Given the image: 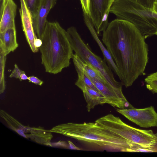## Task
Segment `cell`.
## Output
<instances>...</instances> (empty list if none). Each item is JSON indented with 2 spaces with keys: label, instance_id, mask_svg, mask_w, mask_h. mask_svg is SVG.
<instances>
[{
  "label": "cell",
  "instance_id": "cell-1",
  "mask_svg": "<svg viewBox=\"0 0 157 157\" xmlns=\"http://www.w3.org/2000/svg\"><path fill=\"white\" fill-rule=\"evenodd\" d=\"M145 38L133 24L114 20L103 32L102 41L110 54L126 87L131 86L144 72L148 62Z\"/></svg>",
  "mask_w": 157,
  "mask_h": 157
},
{
  "label": "cell",
  "instance_id": "cell-2",
  "mask_svg": "<svg viewBox=\"0 0 157 157\" xmlns=\"http://www.w3.org/2000/svg\"><path fill=\"white\" fill-rule=\"evenodd\" d=\"M79 140L93 143L107 149L135 152L137 145L97 123H68L58 125L49 130Z\"/></svg>",
  "mask_w": 157,
  "mask_h": 157
},
{
  "label": "cell",
  "instance_id": "cell-3",
  "mask_svg": "<svg viewBox=\"0 0 157 157\" xmlns=\"http://www.w3.org/2000/svg\"><path fill=\"white\" fill-rule=\"evenodd\" d=\"M39 48L46 72L56 74L69 66L73 56L67 32L56 21H47Z\"/></svg>",
  "mask_w": 157,
  "mask_h": 157
},
{
  "label": "cell",
  "instance_id": "cell-4",
  "mask_svg": "<svg viewBox=\"0 0 157 157\" xmlns=\"http://www.w3.org/2000/svg\"><path fill=\"white\" fill-rule=\"evenodd\" d=\"M109 12L117 19L134 24L145 38L155 35L157 31V15L135 0H115Z\"/></svg>",
  "mask_w": 157,
  "mask_h": 157
},
{
  "label": "cell",
  "instance_id": "cell-5",
  "mask_svg": "<svg viewBox=\"0 0 157 157\" xmlns=\"http://www.w3.org/2000/svg\"><path fill=\"white\" fill-rule=\"evenodd\" d=\"M95 122L119 135L127 141L152 152L157 144V137L151 130H142L132 127L118 117L109 114L97 119Z\"/></svg>",
  "mask_w": 157,
  "mask_h": 157
},
{
  "label": "cell",
  "instance_id": "cell-6",
  "mask_svg": "<svg viewBox=\"0 0 157 157\" xmlns=\"http://www.w3.org/2000/svg\"><path fill=\"white\" fill-rule=\"evenodd\" d=\"M67 32L71 46L75 54L98 72L109 84L122 89V84L115 80L111 69L106 61L91 51L82 40L76 28L71 27Z\"/></svg>",
  "mask_w": 157,
  "mask_h": 157
},
{
  "label": "cell",
  "instance_id": "cell-7",
  "mask_svg": "<svg viewBox=\"0 0 157 157\" xmlns=\"http://www.w3.org/2000/svg\"><path fill=\"white\" fill-rule=\"evenodd\" d=\"M0 115L8 126L21 136L37 143L52 147L51 141L53 136L49 130L40 127L24 126L3 110H0Z\"/></svg>",
  "mask_w": 157,
  "mask_h": 157
},
{
  "label": "cell",
  "instance_id": "cell-8",
  "mask_svg": "<svg viewBox=\"0 0 157 157\" xmlns=\"http://www.w3.org/2000/svg\"><path fill=\"white\" fill-rule=\"evenodd\" d=\"M115 0H90L89 16L98 35L103 32L108 25V16Z\"/></svg>",
  "mask_w": 157,
  "mask_h": 157
},
{
  "label": "cell",
  "instance_id": "cell-9",
  "mask_svg": "<svg viewBox=\"0 0 157 157\" xmlns=\"http://www.w3.org/2000/svg\"><path fill=\"white\" fill-rule=\"evenodd\" d=\"M116 111L141 127L148 128L157 126V113L153 106L144 109H117Z\"/></svg>",
  "mask_w": 157,
  "mask_h": 157
},
{
  "label": "cell",
  "instance_id": "cell-10",
  "mask_svg": "<svg viewBox=\"0 0 157 157\" xmlns=\"http://www.w3.org/2000/svg\"><path fill=\"white\" fill-rule=\"evenodd\" d=\"M20 2L21 7L19 11L23 30L31 50L33 52L36 53L39 48L34 44V41L37 37L33 28V18L24 0H20Z\"/></svg>",
  "mask_w": 157,
  "mask_h": 157
},
{
  "label": "cell",
  "instance_id": "cell-11",
  "mask_svg": "<svg viewBox=\"0 0 157 157\" xmlns=\"http://www.w3.org/2000/svg\"><path fill=\"white\" fill-rule=\"evenodd\" d=\"M57 0H42L35 17L33 19L34 31L38 38L42 37L46 23L47 16Z\"/></svg>",
  "mask_w": 157,
  "mask_h": 157
},
{
  "label": "cell",
  "instance_id": "cell-12",
  "mask_svg": "<svg viewBox=\"0 0 157 157\" xmlns=\"http://www.w3.org/2000/svg\"><path fill=\"white\" fill-rule=\"evenodd\" d=\"M83 12L85 23L90 32L92 36L95 40L101 50L103 56L104 60L107 63L110 68L118 76L119 78H120V73L110 54L99 39L89 16L84 12Z\"/></svg>",
  "mask_w": 157,
  "mask_h": 157
},
{
  "label": "cell",
  "instance_id": "cell-13",
  "mask_svg": "<svg viewBox=\"0 0 157 157\" xmlns=\"http://www.w3.org/2000/svg\"><path fill=\"white\" fill-rule=\"evenodd\" d=\"M17 6L13 0H6L0 16V33L10 28H16L15 19Z\"/></svg>",
  "mask_w": 157,
  "mask_h": 157
},
{
  "label": "cell",
  "instance_id": "cell-14",
  "mask_svg": "<svg viewBox=\"0 0 157 157\" xmlns=\"http://www.w3.org/2000/svg\"><path fill=\"white\" fill-rule=\"evenodd\" d=\"M16 28L8 29L0 33V53L6 56L18 47Z\"/></svg>",
  "mask_w": 157,
  "mask_h": 157
},
{
  "label": "cell",
  "instance_id": "cell-15",
  "mask_svg": "<svg viewBox=\"0 0 157 157\" xmlns=\"http://www.w3.org/2000/svg\"><path fill=\"white\" fill-rule=\"evenodd\" d=\"M80 89L83 92L87 103V110L88 112L96 105L106 103L105 97L99 92L86 86Z\"/></svg>",
  "mask_w": 157,
  "mask_h": 157
},
{
  "label": "cell",
  "instance_id": "cell-16",
  "mask_svg": "<svg viewBox=\"0 0 157 157\" xmlns=\"http://www.w3.org/2000/svg\"><path fill=\"white\" fill-rule=\"evenodd\" d=\"M72 59L74 65L80 67L89 77L98 79L104 83H109L98 72L75 53L73 54Z\"/></svg>",
  "mask_w": 157,
  "mask_h": 157
},
{
  "label": "cell",
  "instance_id": "cell-17",
  "mask_svg": "<svg viewBox=\"0 0 157 157\" xmlns=\"http://www.w3.org/2000/svg\"><path fill=\"white\" fill-rule=\"evenodd\" d=\"M74 66L78 75V78L75 83V85L79 88L86 86L99 92L90 78L77 65H74Z\"/></svg>",
  "mask_w": 157,
  "mask_h": 157
},
{
  "label": "cell",
  "instance_id": "cell-18",
  "mask_svg": "<svg viewBox=\"0 0 157 157\" xmlns=\"http://www.w3.org/2000/svg\"><path fill=\"white\" fill-rule=\"evenodd\" d=\"M147 88L153 93H157V71L147 76L144 79Z\"/></svg>",
  "mask_w": 157,
  "mask_h": 157
},
{
  "label": "cell",
  "instance_id": "cell-19",
  "mask_svg": "<svg viewBox=\"0 0 157 157\" xmlns=\"http://www.w3.org/2000/svg\"><path fill=\"white\" fill-rule=\"evenodd\" d=\"M6 56L0 53V93H3L5 89L4 71Z\"/></svg>",
  "mask_w": 157,
  "mask_h": 157
},
{
  "label": "cell",
  "instance_id": "cell-20",
  "mask_svg": "<svg viewBox=\"0 0 157 157\" xmlns=\"http://www.w3.org/2000/svg\"><path fill=\"white\" fill-rule=\"evenodd\" d=\"M42 0H24L33 19L36 16Z\"/></svg>",
  "mask_w": 157,
  "mask_h": 157
},
{
  "label": "cell",
  "instance_id": "cell-21",
  "mask_svg": "<svg viewBox=\"0 0 157 157\" xmlns=\"http://www.w3.org/2000/svg\"><path fill=\"white\" fill-rule=\"evenodd\" d=\"M14 66V68L10 74L9 77L10 78H16L19 79L21 81V75L25 72L21 70L19 68L17 64H15Z\"/></svg>",
  "mask_w": 157,
  "mask_h": 157
},
{
  "label": "cell",
  "instance_id": "cell-22",
  "mask_svg": "<svg viewBox=\"0 0 157 157\" xmlns=\"http://www.w3.org/2000/svg\"><path fill=\"white\" fill-rule=\"evenodd\" d=\"M144 7L153 10L154 3L155 0H135Z\"/></svg>",
  "mask_w": 157,
  "mask_h": 157
},
{
  "label": "cell",
  "instance_id": "cell-23",
  "mask_svg": "<svg viewBox=\"0 0 157 157\" xmlns=\"http://www.w3.org/2000/svg\"><path fill=\"white\" fill-rule=\"evenodd\" d=\"M83 12L89 16L90 13V0H80Z\"/></svg>",
  "mask_w": 157,
  "mask_h": 157
},
{
  "label": "cell",
  "instance_id": "cell-24",
  "mask_svg": "<svg viewBox=\"0 0 157 157\" xmlns=\"http://www.w3.org/2000/svg\"><path fill=\"white\" fill-rule=\"evenodd\" d=\"M28 80L29 82L33 83L36 85L39 86H41L44 83L42 81L39 79L37 77L34 76L29 77Z\"/></svg>",
  "mask_w": 157,
  "mask_h": 157
},
{
  "label": "cell",
  "instance_id": "cell-25",
  "mask_svg": "<svg viewBox=\"0 0 157 157\" xmlns=\"http://www.w3.org/2000/svg\"><path fill=\"white\" fill-rule=\"evenodd\" d=\"M52 147V146H58V147H68L69 148V146H67V144L64 141H59L58 142H57L56 143L54 144V143H53L52 144L51 143Z\"/></svg>",
  "mask_w": 157,
  "mask_h": 157
},
{
  "label": "cell",
  "instance_id": "cell-26",
  "mask_svg": "<svg viewBox=\"0 0 157 157\" xmlns=\"http://www.w3.org/2000/svg\"><path fill=\"white\" fill-rule=\"evenodd\" d=\"M42 44V40L39 38H36L34 41V44L35 47L39 48Z\"/></svg>",
  "mask_w": 157,
  "mask_h": 157
},
{
  "label": "cell",
  "instance_id": "cell-27",
  "mask_svg": "<svg viewBox=\"0 0 157 157\" xmlns=\"http://www.w3.org/2000/svg\"><path fill=\"white\" fill-rule=\"evenodd\" d=\"M68 143L69 148L71 149L80 150L81 149L75 145L71 141H67Z\"/></svg>",
  "mask_w": 157,
  "mask_h": 157
},
{
  "label": "cell",
  "instance_id": "cell-28",
  "mask_svg": "<svg viewBox=\"0 0 157 157\" xmlns=\"http://www.w3.org/2000/svg\"><path fill=\"white\" fill-rule=\"evenodd\" d=\"M152 11L157 15V1H155L154 3ZM155 35H157V31Z\"/></svg>",
  "mask_w": 157,
  "mask_h": 157
},
{
  "label": "cell",
  "instance_id": "cell-29",
  "mask_svg": "<svg viewBox=\"0 0 157 157\" xmlns=\"http://www.w3.org/2000/svg\"><path fill=\"white\" fill-rule=\"evenodd\" d=\"M28 77L25 74V72L22 73L21 75L20 78L21 81L22 80H28Z\"/></svg>",
  "mask_w": 157,
  "mask_h": 157
},
{
  "label": "cell",
  "instance_id": "cell-30",
  "mask_svg": "<svg viewBox=\"0 0 157 157\" xmlns=\"http://www.w3.org/2000/svg\"><path fill=\"white\" fill-rule=\"evenodd\" d=\"M155 135L157 137V132L155 134ZM151 150L152 152H157V144L151 149Z\"/></svg>",
  "mask_w": 157,
  "mask_h": 157
},
{
  "label": "cell",
  "instance_id": "cell-31",
  "mask_svg": "<svg viewBox=\"0 0 157 157\" xmlns=\"http://www.w3.org/2000/svg\"><path fill=\"white\" fill-rule=\"evenodd\" d=\"M6 1V0H0V2H4Z\"/></svg>",
  "mask_w": 157,
  "mask_h": 157
},
{
  "label": "cell",
  "instance_id": "cell-32",
  "mask_svg": "<svg viewBox=\"0 0 157 157\" xmlns=\"http://www.w3.org/2000/svg\"><path fill=\"white\" fill-rule=\"evenodd\" d=\"M157 1V0H155V1Z\"/></svg>",
  "mask_w": 157,
  "mask_h": 157
}]
</instances>
